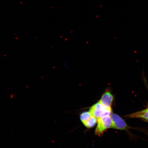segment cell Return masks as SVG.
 Returning <instances> with one entry per match:
<instances>
[{
	"label": "cell",
	"mask_w": 148,
	"mask_h": 148,
	"mask_svg": "<svg viewBox=\"0 0 148 148\" xmlns=\"http://www.w3.org/2000/svg\"><path fill=\"white\" fill-rule=\"evenodd\" d=\"M89 112L92 116L99 118L106 116H110L112 114V109L105 107L99 101L90 109Z\"/></svg>",
	"instance_id": "1"
},
{
	"label": "cell",
	"mask_w": 148,
	"mask_h": 148,
	"mask_svg": "<svg viewBox=\"0 0 148 148\" xmlns=\"http://www.w3.org/2000/svg\"><path fill=\"white\" fill-rule=\"evenodd\" d=\"M112 124L110 115L105 116L98 118L95 134L98 136H101L107 129L111 128Z\"/></svg>",
	"instance_id": "2"
},
{
	"label": "cell",
	"mask_w": 148,
	"mask_h": 148,
	"mask_svg": "<svg viewBox=\"0 0 148 148\" xmlns=\"http://www.w3.org/2000/svg\"><path fill=\"white\" fill-rule=\"evenodd\" d=\"M110 116L112 122L111 128L123 130H126L129 129V126L119 115L112 114Z\"/></svg>",
	"instance_id": "3"
},
{
	"label": "cell",
	"mask_w": 148,
	"mask_h": 148,
	"mask_svg": "<svg viewBox=\"0 0 148 148\" xmlns=\"http://www.w3.org/2000/svg\"><path fill=\"white\" fill-rule=\"evenodd\" d=\"M114 99V96L112 93L110 88H107L102 95L99 101L106 108L112 109Z\"/></svg>",
	"instance_id": "4"
},
{
	"label": "cell",
	"mask_w": 148,
	"mask_h": 148,
	"mask_svg": "<svg viewBox=\"0 0 148 148\" xmlns=\"http://www.w3.org/2000/svg\"><path fill=\"white\" fill-rule=\"evenodd\" d=\"M128 116L129 118H143L148 120V109L131 114Z\"/></svg>",
	"instance_id": "5"
},
{
	"label": "cell",
	"mask_w": 148,
	"mask_h": 148,
	"mask_svg": "<svg viewBox=\"0 0 148 148\" xmlns=\"http://www.w3.org/2000/svg\"><path fill=\"white\" fill-rule=\"evenodd\" d=\"M97 122V118L92 116L87 121L83 123V124L88 128H92L95 125Z\"/></svg>",
	"instance_id": "6"
},
{
	"label": "cell",
	"mask_w": 148,
	"mask_h": 148,
	"mask_svg": "<svg viewBox=\"0 0 148 148\" xmlns=\"http://www.w3.org/2000/svg\"><path fill=\"white\" fill-rule=\"evenodd\" d=\"M92 116L89 112H84L80 114V119L83 123L89 119Z\"/></svg>",
	"instance_id": "7"
},
{
	"label": "cell",
	"mask_w": 148,
	"mask_h": 148,
	"mask_svg": "<svg viewBox=\"0 0 148 148\" xmlns=\"http://www.w3.org/2000/svg\"><path fill=\"white\" fill-rule=\"evenodd\" d=\"M147 109H148V108Z\"/></svg>",
	"instance_id": "8"
}]
</instances>
